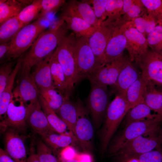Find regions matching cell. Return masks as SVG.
Listing matches in <instances>:
<instances>
[{
	"label": "cell",
	"instance_id": "obj_1",
	"mask_svg": "<svg viewBox=\"0 0 162 162\" xmlns=\"http://www.w3.org/2000/svg\"><path fill=\"white\" fill-rule=\"evenodd\" d=\"M64 23L61 19L54 27L45 30L39 35L24 56L21 74L30 73L34 65L53 52L61 37L66 33L67 28Z\"/></svg>",
	"mask_w": 162,
	"mask_h": 162
},
{
	"label": "cell",
	"instance_id": "obj_2",
	"mask_svg": "<svg viewBox=\"0 0 162 162\" xmlns=\"http://www.w3.org/2000/svg\"><path fill=\"white\" fill-rule=\"evenodd\" d=\"M130 109L125 97L117 94L109 104L100 134V149L106 152L122 120Z\"/></svg>",
	"mask_w": 162,
	"mask_h": 162
},
{
	"label": "cell",
	"instance_id": "obj_3",
	"mask_svg": "<svg viewBox=\"0 0 162 162\" xmlns=\"http://www.w3.org/2000/svg\"><path fill=\"white\" fill-rule=\"evenodd\" d=\"M74 38L72 34L62 35L54 52L64 72L70 94L74 84L78 82L74 50Z\"/></svg>",
	"mask_w": 162,
	"mask_h": 162
},
{
	"label": "cell",
	"instance_id": "obj_4",
	"mask_svg": "<svg viewBox=\"0 0 162 162\" xmlns=\"http://www.w3.org/2000/svg\"><path fill=\"white\" fill-rule=\"evenodd\" d=\"M162 117L135 122L129 124L111 140L107 148L109 153L114 155L125 144L141 136L152 134L158 129Z\"/></svg>",
	"mask_w": 162,
	"mask_h": 162
},
{
	"label": "cell",
	"instance_id": "obj_5",
	"mask_svg": "<svg viewBox=\"0 0 162 162\" xmlns=\"http://www.w3.org/2000/svg\"><path fill=\"white\" fill-rule=\"evenodd\" d=\"M38 19L24 26L10 42L9 50L6 56L8 60L19 57L31 47L46 27Z\"/></svg>",
	"mask_w": 162,
	"mask_h": 162
},
{
	"label": "cell",
	"instance_id": "obj_6",
	"mask_svg": "<svg viewBox=\"0 0 162 162\" xmlns=\"http://www.w3.org/2000/svg\"><path fill=\"white\" fill-rule=\"evenodd\" d=\"M162 142L161 139L154 134L148 136H141L125 144L114 155L121 162H123L136 158L155 148H160Z\"/></svg>",
	"mask_w": 162,
	"mask_h": 162
},
{
	"label": "cell",
	"instance_id": "obj_7",
	"mask_svg": "<svg viewBox=\"0 0 162 162\" xmlns=\"http://www.w3.org/2000/svg\"><path fill=\"white\" fill-rule=\"evenodd\" d=\"M77 37L74 38V50L78 81L82 79L88 78L99 65L96 62L88 40Z\"/></svg>",
	"mask_w": 162,
	"mask_h": 162
},
{
	"label": "cell",
	"instance_id": "obj_8",
	"mask_svg": "<svg viewBox=\"0 0 162 162\" xmlns=\"http://www.w3.org/2000/svg\"><path fill=\"white\" fill-rule=\"evenodd\" d=\"M120 22V18L115 21L107 19L101 22L97 30L88 39V41L98 65L104 64L107 45Z\"/></svg>",
	"mask_w": 162,
	"mask_h": 162
},
{
	"label": "cell",
	"instance_id": "obj_9",
	"mask_svg": "<svg viewBox=\"0 0 162 162\" xmlns=\"http://www.w3.org/2000/svg\"><path fill=\"white\" fill-rule=\"evenodd\" d=\"M129 57L123 55L111 62L98 66L88 77L90 82L104 86L113 85Z\"/></svg>",
	"mask_w": 162,
	"mask_h": 162
},
{
	"label": "cell",
	"instance_id": "obj_10",
	"mask_svg": "<svg viewBox=\"0 0 162 162\" xmlns=\"http://www.w3.org/2000/svg\"><path fill=\"white\" fill-rule=\"evenodd\" d=\"M134 61L141 69L142 76L162 85V57L160 54L148 49Z\"/></svg>",
	"mask_w": 162,
	"mask_h": 162
},
{
	"label": "cell",
	"instance_id": "obj_11",
	"mask_svg": "<svg viewBox=\"0 0 162 162\" xmlns=\"http://www.w3.org/2000/svg\"><path fill=\"white\" fill-rule=\"evenodd\" d=\"M77 112V120L74 134L82 148L86 151L92 148L94 130L91 122L88 117V111L80 99L75 104Z\"/></svg>",
	"mask_w": 162,
	"mask_h": 162
},
{
	"label": "cell",
	"instance_id": "obj_12",
	"mask_svg": "<svg viewBox=\"0 0 162 162\" xmlns=\"http://www.w3.org/2000/svg\"><path fill=\"white\" fill-rule=\"evenodd\" d=\"M91 89L88 98V105L94 124L100 125L105 117L109 105L107 86L90 82Z\"/></svg>",
	"mask_w": 162,
	"mask_h": 162
},
{
	"label": "cell",
	"instance_id": "obj_13",
	"mask_svg": "<svg viewBox=\"0 0 162 162\" xmlns=\"http://www.w3.org/2000/svg\"><path fill=\"white\" fill-rule=\"evenodd\" d=\"M26 122L36 133L40 135L56 131L49 124L40 104L39 99L26 105Z\"/></svg>",
	"mask_w": 162,
	"mask_h": 162
},
{
	"label": "cell",
	"instance_id": "obj_14",
	"mask_svg": "<svg viewBox=\"0 0 162 162\" xmlns=\"http://www.w3.org/2000/svg\"><path fill=\"white\" fill-rule=\"evenodd\" d=\"M122 28L127 40L126 49L129 58L132 62L149 49L146 38L134 27L130 21L123 25Z\"/></svg>",
	"mask_w": 162,
	"mask_h": 162
},
{
	"label": "cell",
	"instance_id": "obj_15",
	"mask_svg": "<svg viewBox=\"0 0 162 162\" xmlns=\"http://www.w3.org/2000/svg\"><path fill=\"white\" fill-rule=\"evenodd\" d=\"M26 111V106L23 101L12 94L5 119L2 124L14 129L23 130L27 124Z\"/></svg>",
	"mask_w": 162,
	"mask_h": 162
},
{
	"label": "cell",
	"instance_id": "obj_16",
	"mask_svg": "<svg viewBox=\"0 0 162 162\" xmlns=\"http://www.w3.org/2000/svg\"><path fill=\"white\" fill-rule=\"evenodd\" d=\"M64 6L61 16L78 17L94 27L100 26L101 23L96 17L93 8L86 1L70 0Z\"/></svg>",
	"mask_w": 162,
	"mask_h": 162
},
{
	"label": "cell",
	"instance_id": "obj_17",
	"mask_svg": "<svg viewBox=\"0 0 162 162\" xmlns=\"http://www.w3.org/2000/svg\"><path fill=\"white\" fill-rule=\"evenodd\" d=\"M5 150L16 162H27L24 142L15 130L9 129L4 136Z\"/></svg>",
	"mask_w": 162,
	"mask_h": 162
},
{
	"label": "cell",
	"instance_id": "obj_18",
	"mask_svg": "<svg viewBox=\"0 0 162 162\" xmlns=\"http://www.w3.org/2000/svg\"><path fill=\"white\" fill-rule=\"evenodd\" d=\"M121 22L115 30L109 41L105 52L103 64L110 63L123 55L127 44Z\"/></svg>",
	"mask_w": 162,
	"mask_h": 162
},
{
	"label": "cell",
	"instance_id": "obj_19",
	"mask_svg": "<svg viewBox=\"0 0 162 162\" xmlns=\"http://www.w3.org/2000/svg\"><path fill=\"white\" fill-rule=\"evenodd\" d=\"M18 85L13 91V95L22 100L26 104L28 102L38 100L39 89L32 74L28 73L21 74Z\"/></svg>",
	"mask_w": 162,
	"mask_h": 162
},
{
	"label": "cell",
	"instance_id": "obj_20",
	"mask_svg": "<svg viewBox=\"0 0 162 162\" xmlns=\"http://www.w3.org/2000/svg\"><path fill=\"white\" fill-rule=\"evenodd\" d=\"M132 62L129 58L113 85L117 91V94L125 97L128 88L141 76Z\"/></svg>",
	"mask_w": 162,
	"mask_h": 162
},
{
	"label": "cell",
	"instance_id": "obj_21",
	"mask_svg": "<svg viewBox=\"0 0 162 162\" xmlns=\"http://www.w3.org/2000/svg\"><path fill=\"white\" fill-rule=\"evenodd\" d=\"M52 53L35 65L32 75L38 89L55 87L51 73L50 60Z\"/></svg>",
	"mask_w": 162,
	"mask_h": 162
},
{
	"label": "cell",
	"instance_id": "obj_22",
	"mask_svg": "<svg viewBox=\"0 0 162 162\" xmlns=\"http://www.w3.org/2000/svg\"><path fill=\"white\" fill-rule=\"evenodd\" d=\"M61 19L66 23L68 28L72 30L77 37L87 40L99 27H94L78 17L65 16H61Z\"/></svg>",
	"mask_w": 162,
	"mask_h": 162
},
{
	"label": "cell",
	"instance_id": "obj_23",
	"mask_svg": "<svg viewBox=\"0 0 162 162\" xmlns=\"http://www.w3.org/2000/svg\"><path fill=\"white\" fill-rule=\"evenodd\" d=\"M24 55L18 58L16 66L13 69L7 82L6 86L2 93L0 94V118L2 116H6L7 109L13 94L14 82L16 76L21 69Z\"/></svg>",
	"mask_w": 162,
	"mask_h": 162
},
{
	"label": "cell",
	"instance_id": "obj_24",
	"mask_svg": "<svg viewBox=\"0 0 162 162\" xmlns=\"http://www.w3.org/2000/svg\"><path fill=\"white\" fill-rule=\"evenodd\" d=\"M157 83L148 80L144 95V103L152 111L162 116V90L156 86Z\"/></svg>",
	"mask_w": 162,
	"mask_h": 162
},
{
	"label": "cell",
	"instance_id": "obj_25",
	"mask_svg": "<svg viewBox=\"0 0 162 162\" xmlns=\"http://www.w3.org/2000/svg\"><path fill=\"white\" fill-rule=\"evenodd\" d=\"M69 96L65 95L63 103L56 113L66 124L69 131L74 134L77 120V110L75 104L71 101Z\"/></svg>",
	"mask_w": 162,
	"mask_h": 162
},
{
	"label": "cell",
	"instance_id": "obj_26",
	"mask_svg": "<svg viewBox=\"0 0 162 162\" xmlns=\"http://www.w3.org/2000/svg\"><path fill=\"white\" fill-rule=\"evenodd\" d=\"M53 52L50 60L51 78L56 88L65 95L70 96L65 76L62 68Z\"/></svg>",
	"mask_w": 162,
	"mask_h": 162
},
{
	"label": "cell",
	"instance_id": "obj_27",
	"mask_svg": "<svg viewBox=\"0 0 162 162\" xmlns=\"http://www.w3.org/2000/svg\"><path fill=\"white\" fill-rule=\"evenodd\" d=\"M148 81L141 75L128 88L126 98L130 109L144 103L145 94Z\"/></svg>",
	"mask_w": 162,
	"mask_h": 162
},
{
	"label": "cell",
	"instance_id": "obj_28",
	"mask_svg": "<svg viewBox=\"0 0 162 162\" xmlns=\"http://www.w3.org/2000/svg\"><path fill=\"white\" fill-rule=\"evenodd\" d=\"M40 136L45 143L54 150L64 148L78 141L74 134L70 131L63 134L47 133Z\"/></svg>",
	"mask_w": 162,
	"mask_h": 162
},
{
	"label": "cell",
	"instance_id": "obj_29",
	"mask_svg": "<svg viewBox=\"0 0 162 162\" xmlns=\"http://www.w3.org/2000/svg\"><path fill=\"white\" fill-rule=\"evenodd\" d=\"M0 25V44L10 42L25 26L17 16L8 19Z\"/></svg>",
	"mask_w": 162,
	"mask_h": 162
},
{
	"label": "cell",
	"instance_id": "obj_30",
	"mask_svg": "<svg viewBox=\"0 0 162 162\" xmlns=\"http://www.w3.org/2000/svg\"><path fill=\"white\" fill-rule=\"evenodd\" d=\"M152 111L144 103L138 104L130 109L126 115L125 126L132 122L147 119L162 117L157 114H151Z\"/></svg>",
	"mask_w": 162,
	"mask_h": 162
},
{
	"label": "cell",
	"instance_id": "obj_31",
	"mask_svg": "<svg viewBox=\"0 0 162 162\" xmlns=\"http://www.w3.org/2000/svg\"><path fill=\"white\" fill-rule=\"evenodd\" d=\"M38 99L41 108L51 127L56 132L63 134L66 132L68 127L64 122L48 105L39 94Z\"/></svg>",
	"mask_w": 162,
	"mask_h": 162
},
{
	"label": "cell",
	"instance_id": "obj_32",
	"mask_svg": "<svg viewBox=\"0 0 162 162\" xmlns=\"http://www.w3.org/2000/svg\"><path fill=\"white\" fill-rule=\"evenodd\" d=\"M27 6L23 0H8L0 4V24L8 19L17 16Z\"/></svg>",
	"mask_w": 162,
	"mask_h": 162
},
{
	"label": "cell",
	"instance_id": "obj_33",
	"mask_svg": "<svg viewBox=\"0 0 162 162\" xmlns=\"http://www.w3.org/2000/svg\"><path fill=\"white\" fill-rule=\"evenodd\" d=\"M133 26L147 38L158 23V21L146 11L130 21Z\"/></svg>",
	"mask_w": 162,
	"mask_h": 162
},
{
	"label": "cell",
	"instance_id": "obj_34",
	"mask_svg": "<svg viewBox=\"0 0 162 162\" xmlns=\"http://www.w3.org/2000/svg\"><path fill=\"white\" fill-rule=\"evenodd\" d=\"M39 91V94L56 113L63 103L65 95L56 90L55 87L40 89Z\"/></svg>",
	"mask_w": 162,
	"mask_h": 162
},
{
	"label": "cell",
	"instance_id": "obj_35",
	"mask_svg": "<svg viewBox=\"0 0 162 162\" xmlns=\"http://www.w3.org/2000/svg\"><path fill=\"white\" fill-rule=\"evenodd\" d=\"M42 0H34L30 4L26 6L17 17L20 21L26 26L31 22L38 19L41 9Z\"/></svg>",
	"mask_w": 162,
	"mask_h": 162
},
{
	"label": "cell",
	"instance_id": "obj_36",
	"mask_svg": "<svg viewBox=\"0 0 162 162\" xmlns=\"http://www.w3.org/2000/svg\"><path fill=\"white\" fill-rule=\"evenodd\" d=\"M149 47L153 51L160 54L162 49V21L158 23L146 38Z\"/></svg>",
	"mask_w": 162,
	"mask_h": 162
},
{
	"label": "cell",
	"instance_id": "obj_37",
	"mask_svg": "<svg viewBox=\"0 0 162 162\" xmlns=\"http://www.w3.org/2000/svg\"><path fill=\"white\" fill-rule=\"evenodd\" d=\"M123 0H106L105 9L107 19L115 21L122 16Z\"/></svg>",
	"mask_w": 162,
	"mask_h": 162
},
{
	"label": "cell",
	"instance_id": "obj_38",
	"mask_svg": "<svg viewBox=\"0 0 162 162\" xmlns=\"http://www.w3.org/2000/svg\"><path fill=\"white\" fill-rule=\"evenodd\" d=\"M147 12L158 21H162V0H140Z\"/></svg>",
	"mask_w": 162,
	"mask_h": 162
},
{
	"label": "cell",
	"instance_id": "obj_39",
	"mask_svg": "<svg viewBox=\"0 0 162 162\" xmlns=\"http://www.w3.org/2000/svg\"><path fill=\"white\" fill-rule=\"evenodd\" d=\"M40 162H58L52 149L41 140L36 144V153Z\"/></svg>",
	"mask_w": 162,
	"mask_h": 162
},
{
	"label": "cell",
	"instance_id": "obj_40",
	"mask_svg": "<svg viewBox=\"0 0 162 162\" xmlns=\"http://www.w3.org/2000/svg\"><path fill=\"white\" fill-rule=\"evenodd\" d=\"M65 2L64 0H42L41 9L38 19L42 20L48 14L56 11L64 6Z\"/></svg>",
	"mask_w": 162,
	"mask_h": 162
},
{
	"label": "cell",
	"instance_id": "obj_41",
	"mask_svg": "<svg viewBox=\"0 0 162 162\" xmlns=\"http://www.w3.org/2000/svg\"><path fill=\"white\" fill-rule=\"evenodd\" d=\"M146 10L141 0H134L133 3L128 12L121 16L126 23L133 20L142 15Z\"/></svg>",
	"mask_w": 162,
	"mask_h": 162
},
{
	"label": "cell",
	"instance_id": "obj_42",
	"mask_svg": "<svg viewBox=\"0 0 162 162\" xmlns=\"http://www.w3.org/2000/svg\"><path fill=\"white\" fill-rule=\"evenodd\" d=\"M14 62H9L4 64L0 68V94L6 86L9 78L12 72Z\"/></svg>",
	"mask_w": 162,
	"mask_h": 162
},
{
	"label": "cell",
	"instance_id": "obj_43",
	"mask_svg": "<svg viewBox=\"0 0 162 162\" xmlns=\"http://www.w3.org/2000/svg\"><path fill=\"white\" fill-rule=\"evenodd\" d=\"M93 5L94 14L99 21L101 23L107 17L105 9L106 0H92L88 1Z\"/></svg>",
	"mask_w": 162,
	"mask_h": 162
},
{
	"label": "cell",
	"instance_id": "obj_44",
	"mask_svg": "<svg viewBox=\"0 0 162 162\" xmlns=\"http://www.w3.org/2000/svg\"><path fill=\"white\" fill-rule=\"evenodd\" d=\"M136 158L140 162H162V149L153 150Z\"/></svg>",
	"mask_w": 162,
	"mask_h": 162
},
{
	"label": "cell",
	"instance_id": "obj_45",
	"mask_svg": "<svg viewBox=\"0 0 162 162\" xmlns=\"http://www.w3.org/2000/svg\"><path fill=\"white\" fill-rule=\"evenodd\" d=\"M76 154L74 149L69 146L64 148L61 151L60 155L62 159L65 161L74 159Z\"/></svg>",
	"mask_w": 162,
	"mask_h": 162
},
{
	"label": "cell",
	"instance_id": "obj_46",
	"mask_svg": "<svg viewBox=\"0 0 162 162\" xmlns=\"http://www.w3.org/2000/svg\"><path fill=\"white\" fill-rule=\"evenodd\" d=\"M78 162H92V159L90 154L88 153H77L74 158Z\"/></svg>",
	"mask_w": 162,
	"mask_h": 162
},
{
	"label": "cell",
	"instance_id": "obj_47",
	"mask_svg": "<svg viewBox=\"0 0 162 162\" xmlns=\"http://www.w3.org/2000/svg\"><path fill=\"white\" fill-rule=\"evenodd\" d=\"M0 162H16L5 151L0 149Z\"/></svg>",
	"mask_w": 162,
	"mask_h": 162
},
{
	"label": "cell",
	"instance_id": "obj_48",
	"mask_svg": "<svg viewBox=\"0 0 162 162\" xmlns=\"http://www.w3.org/2000/svg\"><path fill=\"white\" fill-rule=\"evenodd\" d=\"M123 5L122 11V15L126 14L130 8L133 2V0H123Z\"/></svg>",
	"mask_w": 162,
	"mask_h": 162
},
{
	"label": "cell",
	"instance_id": "obj_49",
	"mask_svg": "<svg viewBox=\"0 0 162 162\" xmlns=\"http://www.w3.org/2000/svg\"><path fill=\"white\" fill-rule=\"evenodd\" d=\"M10 45V42L0 44V58L1 59L6 56L9 50Z\"/></svg>",
	"mask_w": 162,
	"mask_h": 162
},
{
	"label": "cell",
	"instance_id": "obj_50",
	"mask_svg": "<svg viewBox=\"0 0 162 162\" xmlns=\"http://www.w3.org/2000/svg\"><path fill=\"white\" fill-rule=\"evenodd\" d=\"M27 162H40L36 154L32 153L29 154Z\"/></svg>",
	"mask_w": 162,
	"mask_h": 162
},
{
	"label": "cell",
	"instance_id": "obj_51",
	"mask_svg": "<svg viewBox=\"0 0 162 162\" xmlns=\"http://www.w3.org/2000/svg\"><path fill=\"white\" fill-rule=\"evenodd\" d=\"M122 162H140L136 158H133Z\"/></svg>",
	"mask_w": 162,
	"mask_h": 162
},
{
	"label": "cell",
	"instance_id": "obj_52",
	"mask_svg": "<svg viewBox=\"0 0 162 162\" xmlns=\"http://www.w3.org/2000/svg\"><path fill=\"white\" fill-rule=\"evenodd\" d=\"M64 162H78V161L76 159H73L66 161Z\"/></svg>",
	"mask_w": 162,
	"mask_h": 162
},
{
	"label": "cell",
	"instance_id": "obj_53",
	"mask_svg": "<svg viewBox=\"0 0 162 162\" xmlns=\"http://www.w3.org/2000/svg\"><path fill=\"white\" fill-rule=\"evenodd\" d=\"M160 55H161V56H162V50H161V52L160 53Z\"/></svg>",
	"mask_w": 162,
	"mask_h": 162
}]
</instances>
